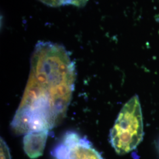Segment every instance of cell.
Returning a JSON list of instances; mask_svg holds the SVG:
<instances>
[{
  "mask_svg": "<svg viewBox=\"0 0 159 159\" xmlns=\"http://www.w3.org/2000/svg\"><path fill=\"white\" fill-rule=\"evenodd\" d=\"M52 154L57 159H104L86 138L71 131L64 135Z\"/></svg>",
  "mask_w": 159,
  "mask_h": 159,
  "instance_id": "3957f363",
  "label": "cell"
},
{
  "mask_svg": "<svg viewBox=\"0 0 159 159\" xmlns=\"http://www.w3.org/2000/svg\"><path fill=\"white\" fill-rule=\"evenodd\" d=\"M48 133V130L40 131L25 134L23 138V148L30 158L37 159L43 154Z\"/></svg>",
  "mask_w": 159,
  "mask_h": 159,
  "instance_id": "277c9868",
  "label": "cell"
},
{
  "mask_svg": "<svg viewBox=\"0 0 159 159\" xmlns=\"http://www.w3.org/2000/svg\"><path fill=\"white\" fill-rule=\"evenodd\" d=\"M75 78V64L63 46L38 42L25 89L11 123L14 133L49 131L58 125L66 116Z\"/></svg>",
  "mask_w": 159,
  "mask_h": 159,
  "instance_id": "6da1fadb",
  "label": "cell"
},
{
  "mask_svg": "<svg viewBox=\"0 0 159 159\" xmlns=\"http://www.w3.org/2000/svg\"><path fill=\"white\" fill-rule=\"evenodd\" d=\"M0 147L1 159H11L10 148L7 144L5 140L2 137H1Z\"/></svg>",
  "mask_w": 159,
  "mask_h": 159,
  "instance_id": "8992f818",
  "label": "cell"
},
{
  "mask_svg": "<svg viewBox=\"0 0 159 159\" xmlns=\"http://www.w3.org/2000/svg\"><path fill=\"white\" fill-rule=\"evenodd\" d=\"M43 4L47 6L57 7L63 6H75L78 7H82L87 4L88 0H39Z\"/></svg>",
  "mask_w": 159,
  "mask_h": 159,
  "instance_id": "5b68a950",
  "label": "cell"
},
{
  "mask_svg": "<svg viewBox=\"0 0 159 159\" xmlns=\"http://www.w3.org/2000/svg\"><path fill=\"white\" fill-rule=\"evenodd\" d=\"M142 111L134 95L121 108L110 131V142L116 152L124 155L134 150L144 136Z\"/></svg>",
  "mask_w": 159,
  "mask_h": 159,
  "instance_id": "7a4b0ae2",
  "label": "cell"
}]
</instances>
